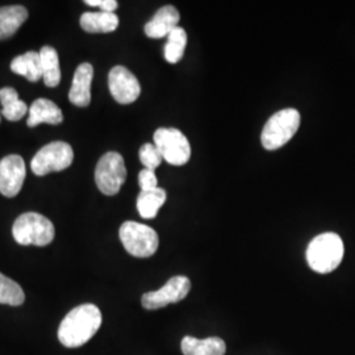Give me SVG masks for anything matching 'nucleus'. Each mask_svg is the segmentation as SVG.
<instances>
[{
  "label": "nucleus",
  "instance_id": "20",
  "mask_svg": "<svg viewBox=\"0 0 355 355\" xmlns=\"http://www.w3.org/2000/svg\"><path fill=\"white\" fill-rule=\"evenodd\" d=\"M0 102L3 105L1 114L10 121H19L29 112V107L19 99L16 89L12 87L0 89Z\"/></svg>",
  "mask_w": 355,
  "mask_h": 355
},
{
  "label": "nucleus",
  "instance_id": "5",
  "mask_svg": "<svg viewBox=\"0 0 355 355\" xmlns=\"http://www.w3.org/2000/svg\"><path fill=\"white\" fill-rule=\"evenodd\" d=\"M121 243L130 255L136 258H149L157 252L159 239L154 229L136 221H127L119 232Z\"/></svg>",
  "mask_w": 355,
  "mask_h": 355
},
{
  "label": "nucleus",
  "instance_id": "8",
  "mask_svg": "<svg viewBox=\"0 0 355 355\" xmlns=\"http://www.w3.org/2000/svg\"><path fill=\"white\" fill-rule=\"evenodd\" d=\"M154 145L167 164L186 165L191 158V145L187 137L175 128H159L154 133Z\"/></svg>",
  "mask_w": 355,
  "mask_h": 355
},
{
  "label": "nucleus",
  "instance_id": "17",
  "mask_svg": "<svg viewBox=\"0 0 355 355\" xmlns=\"http://www.w3.org/2000/svg\"><path fill=\"white\" fill-rule=\"evenodd\" d=\"M80 26L89 33H111L119 26L116 13L86 12L80 16Z\"/></svg>",
  "mask_w": 355,
  "mask_h": 355
},
{
  "label": "nucleus",
  "instance_id": "12",
  "mask_svg": "<svg viewBox=\"0 0 355 355\" xmlns=\"http://www.w3.org/2000/svg\"><path fill=\"white\" fill-rule=\"evenodd\" d=\"M94 78L92 64H82L76 67L69 101L76 107H87L91 103V83Z\"/></svg>",
  "mask_w": 355,
  "mask_h": 355
},
{
  "label": "nucleus",
  "instance_id": "3",
  "mask_svg": "<svg viewBox=\"0 0 355 355\" xmlns=\"http://www.w3.org/2000/svg\"><path fill=\"white\" fill-rule=\"evenodd\" d=\"M15 241L23 246H46L54 240V225L49 218L36 212L19 216L12 227Z\"/></svg>",
  "mask_w": 355,
  "mask_h": 355
},
{
  "label": "nucleus",
  "instance_id": "21",
  "mask_svg": "<svg viewBox=\"0 0 355 355\" xmlns=\"http://www.w3.org/2000/svg\"><path fill=\"white\" fill-rule=\"evenodd\" d=\"M166 191L164 189H154L150 191H141L137 198V209L142 218H154L161 207L165 204Z\"/></svg>",
  "mask_w": 355,
  "mask_h": 355
},
{
  "label": "nucleus",
  "instance_id": "15",
  "mask_svg": "<svg viewBox=\"0 0 355 355\" xmlns=\"http://www.w3.org/2000/svg\"><path fill=\"white\" fill-rule=\"evenodd\" d=\"M180 347L184 355H225L227 353V345L220 337L200 340L186 336L182 340Z\"/></svg>",
  "mask_w": 355,
  "mask_h": 355
},
{
  "label": "nucleus",
  "instance_id": "9",
  "mask_svg": "<svg viewBox=\"0 0 355 355\" xmlns=\"http://www.w3.org/2000/svg\"><path fill=\"white\" fill-rule=\"evenodd\" d=\"M191 291V282L186 277H174L167 280L165 286L157 291L146 292L142 295L141 303L148 311L164 308L166 305L175 304L187 297Z\"/></svg>",
  "mask_w": 355,
  "mask_h": 355
},
{
  "label": "nucleus",
  "instance_id": "23",
  "mask_svg": "<svg viewBox=\"0 0 355 355\" xmlns=\"http://www.w3.org/2000/svg\"><path fill=\"white\" fill-rule=\"evenodd\" d=\"M26 300L23 288L11 278H7L0 272V304L21 305Z\"/></svg>",
  "mask_w": 355,
  "mask_h": 355
},
{
  "label": "nucleus",
  "instance_id": "18",
  "mask_svg": "<svg viewBox=\"0 0 355 355\" xmlns=\"http://www.w3.org/2000/svg\"><path fill=\"white\" fill-rule=\"evenodd\" d=\"M11 70L17 76H24L31 82H37L42 78L41 58L37 51H26L23 55H17L11 62Z\"/></svg>",
  "mask_w": 355,
  "mask_h": 355
},
{
  "label": "nucleus",
  "instance_id": "26",
  "mask_svg": "<svg viewBox=\"0 0 355 355\" xmlns=\"http://www.w3.org/2000/svg\"><path fill=\"white\" fill-rule=\"evenodd\" d=\"M85 3L91 7L101 8L103 12L114 13L119 7V3L116 0H86Z\"/></svg>",
  "mask_w": 355,
  "mask_h": 355
},
{
  "label": "nucleus",
  "instance_id": "2",
  "mask_svg": "<svg viewBox=\"0 0 355 355\" xmlns=\"http://www.w3.org/2000/svg\"><path fill=\"white\" fill-rule=\"evenodd\" d=\"M343 242L336 233H322L309 242L306 262L318 274L334 271L343 262Z\"/></svg>",
  "mask_w": 355,
  "mask_h": 355
},
{
  "label": "nucleus",
  "instance_id": "4",
  "mask_svg": "<svg viewBox=\"0 0 355 355\" xmlns=\"http://www.w3.org/2000/svg\"><path fill=\"white\" fill-rule=\"evenodd\" d=\"M300 127V114L293 108L272 114L262 130L261 142L266 150H277L296 135Z\"/></svg>",
  "mask_w": 355,
  "mask_h": 355
},
{
  "label": "nucleus",
  "instance_id": "19",
  "mask_svg": "<svg viewBox=\"0 0 355 355\" xmlns=\"http://www.w3.org/2000/svg\"><path fill=\"white\" fill-rule=\"evenodd\" d=\"M40 58L42 66V79L48 87H57L61 82V69L58 53L51 46L41 48Z\"/></svg>",
  "mask_w": 355,
  "mask_h": 355
},
{
  "label": "nucleus",
  "instance_id": "14",
  "mask_svg": "<svg viewBox=\"0 0 355 355\" xmlns=\"http://www.w3.org/2000/svg\"><path fill=\"white\" fill-rule=\"evenodd\" d=\"M29 117H28V127L35 128L46 123L51 125L61 124L64 121V114L61 108L55 103L48 99H37L32 103L29 108Z\"/></svg>",
  "mask_w": 355,
  "mask_h": 355
},
{
  "label": "nucleus",
  "instance_id": "24",
  "mask_svg": "<svg viewBox=\"0 0 355 355\" xmlns=\"http://www.w3.org/2000/svg\"><path fill=\"white\" fill-rule=\"evenodd\" d=\"M139 155H140L141 164L145 166V168L153 170V171L157 167H159L162 161H164L161 153L157 149V146L154 144H144L141 146Z\"/></svg>",
  "mask_w": 355,
  "mask_h": 355
},
{
  "label": "nucleus",
  "instance_id": "1",
  "mask_svg": "<svg viewBox=\"0 0 355 355\" xmlns=\"http://www.w3.org/2000/svg\"><path fill=\"white\" fill-rule=\"evenodd\" d=\"M102 325V312L95 304H82L71 309L58 328V340L66 347H79L96 334Z\"/></svg>",
  "mask_w": 355,
  "mask_h": 355
},
{
  "label": "nucleus",
  "instance_id": "22",
  "mask_svg": "<svg viewBox=\"0 0 355 355\" xmlns=\"http://www.w3.org/2000/svg\"><path fill=\"white\" fill-rule=\"evenodd\" d=\"M187 33L183 28L178 26L168 36L165 45V60L168 64H177L186 51Z\"/></svg>",
  "mask_w": 355,
  "mask_h": 355
},
{
  "label": "nucleus",
  "instance_id": "13",
  "mask_svg": "<svg viewBox=\"0 0 355 355\" xmlns=\"http://www.w3.org/2000/svg\"><path fill=\"white\" fill-rule=\"evenodd\" d=\"M179 20L180 15L174 6H164L145 26V33L150 38L167 37L175 28H178Z\"/></svg>",
  "mask_w": 355,
  "mask_h": 355
},
{
  "label": "nucleus",
  "instance_id": "16",
  "mask_svg": "<svg viewBox=\"0 0 355 355\" xmlns=\"http://www.w3.org/2000/svg\"><path fill=\"white\" fill-rule=\"evenodd\" d=\"M28 11L23 6H7L0 8V40L12 37L26 23Z\"/></svg>",
  "mask_w": 355,
  "mask_h": 355
},
{
  "label": "nucleus",
  "instance_id": "10",
  "mask_svg": "<svg viewBox=\"0 0 355 355\" xmlns=\"http://www.w3.org/2000/svg\"><path fill=\"white\" fill-rule=\"evenodd\" d=\"M108 86L114 101L130 104L139 99L141 86L139 79L124 66H114L108 74Z\"/></svg>",
  "mask_w": 355,
  "mask_h": 355
},
{
  "label": "nucleus",
  "instance_id": "6",
  "mask_svg": "<svg viewBox=\"0 0 355 355\" xmlns=\"http://www.w3.org/2000/svg\"><path fill=\"white\" fill-rule=\"evenodd\" d=\"M74 152L73 148L64 141H55L41 148L31 162L32 171L44 177L51 173L62 171L73 164Z\"/></svg>",
  "mask_w": 355,
  "mask_h": 355
},
{
  "label": "nucleus",
  "instance_id": "7",
  "mask_svg": "<svg viewBox=\"0 0 355 355\" xmlns=\"http://www.w3.org/2000/svg\"><path fill=\"white\" fill-rule=\"evenodd\" d=\"M127 179V167L121 154L105 153L95 168V182L104 195L114 196L119 193Z\"/></svg>",
  "mask_w": 355,
  "mask_h": 355
},
{
  "label": "nucleus",
  "instance_id": "25",
  "mask_svg": "<svg viewBox=\"0 0 355 355\" xmlns=\"http://www.w3.org/2000/svg\"><path fill=\"white\" fill-rule=\"evenodd\" d=\"M139 184L141 191H150L158 189V179L153 170L144 168L139 174Z\"/></svg>",
  "mask_w": 355,
  "mask_h": 355
},
{
  "label": "nucleus",
  "instance_id": "11",
  "mask_svg": "<svg viewBox=\"0 0 355 355\" xmlns=\"http://www.w3.org/2000/svg\"><path fill=\"white\" fill-rule=\"evenodd\" d=\"M26 162L17 155L11 154L0 161V193L7 198H15L26 180Z\"/></svg>",
  "mask_w": 355,
  "mask_h": 355
}]
</instances>
